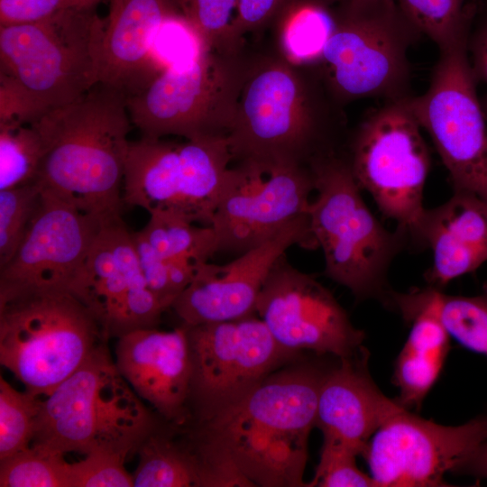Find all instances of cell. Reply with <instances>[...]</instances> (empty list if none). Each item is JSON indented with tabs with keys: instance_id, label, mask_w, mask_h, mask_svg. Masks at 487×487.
I'll return each instance as SVG.
<instances>
[{
	"instance_id": "29",
	"label": "cell",
	"mask_w": 487,
	"mask_h": 487,
	"mask_svg": "<svg viewBox=\"0 0 487 487\" xmlns=\"http://www.w3.org/2000/svg\"><path fill=\"white\" fill-rule=\"evenodd\" d=\"M408 20L439 51L468 36L477 12L469 0H395Z\"/></svg>"
},
{
	"instance_id": "22",
	"label": "cell",
	"mask_w": 487,
	"mask_h": 487,
	"mask_svg": "<svg viewBox=\"0 0 487 487\" xmlns=\"http://www.w3.org/2000/svg\"><path fill=\"white\" fill-rule=\"evenodd\" d=\"M409 242L432 251L425 277L428 286L441 290L487 261V202L454 191L444 204L424 209Z\"/></svg>"
},
{
	"instance_id": "27",
	"label": "cell",
	"mask_w": 487,
	"mask_h": 487,
	"mask_svg": "<svg viewBox=\"0 0 487 487\" xmlns=\"http://www.w3.org/2000/svg\"><path fill=\"white\" fill-rule=\"evenodd\" d=\"M404 301L427 307L460 345L487 356V283L475 296H453L430 286L399 293Z\"/></svg>"
},
{
	"instance_id": "26",
	"label": "cell",
	"mask_w": 487,
	"mask_h": 487,
	"mask_svg": "<svg viewBox=\"0 0 487 487\" xmlns=\"http://www.w3.org/2000/svg\"><path fill=\"white\" fill-rule=\"evenodd\" d=\"M276 22L281 59L294 67L320 62L335 26L329 6L317 0H290Z\"/></svg>"
},
{
	"instance_id": "39",
	"label": "cell",
	"mask_w": 487,
	"mask_h": 487,
	"mask_svg": "<svg viewBox=\"0 0 487 487\" xmlns=\"http://www.w3.org/2000/svg\"><path fill=\"white\" fill-rule=\"evenodd\" d=\"M101 0H0V25L39 22L73 8L96 7Z\"/></svg>"
},
{
	"instance_id": "14",
	"label": "cell",
	"mask_w": 487,
	"mask_h": 487,
	"mask_svg": "<svg viewBox=\"0 0 487 487\" xmlns=\"http://www.w3.org/2000/svg\"><path fill=\"white\" fill-rule=\"evenodd\" d=\"M276 343L298 354L312 351L344 358L363 347L364 333L351 322L334 295L313 275L281 255L265 280L255 307Z\"/></svg>"
},
{
	"instance_id": "23",
	"label": "cell",
	"mask_w": 487,
	"mask_h": 487,
	"mask_svg": "<svg viewBox=\"0 0 487 487\" xmlns=\"http://www.w3.org/2000/svg\"><path fill=\"white\" fill-rule=\"evenodd\" d=\"M174 0H109L99 50V83L126 96L156 75L151 59L161 23L177 12Z\"/></svg>"
},
{
	"instance_id": "42",
	"label": "cell",
	"mask_w": 487,
	"mask_h": 487,
	"mask_svg": "<svg viewBox=\"0 0 487 487\" xmlns=\"http://www.w3.org/2000/svg\"><path fill=\"white\" fill-rule=\"evenodd\" d=\"M452 473L487 478V440L464 455Z\"/></svg>"
},
{
	"instance_id": "44",
	"label": "cell",
	"mask_w": 487,
	"mask_h": 487,
	"mask_svg": "<svg viewBox=\"0 0 487 487\" xmlns=\"http://www.w3.org/2000/svg\"><path fill=\"white\" fill-rule=\"evenodd\" d=\"M317 1H318V2H320V3H322V4H324V5H327V6H329L331 4L337 3V2H339L340 0H317Z\"/></svg>"
},
{
	"instance_id": "31",
	"label": "cell",
	"mask_w": 487,
	"mask_h": 487,
	"mask_svg": "<svg viewBox=\"0 0 487 487\" xmlns=\"http://www.w3.org/2000/svg\"><path fill=\"white\" fill-rule=\"evenodd\" d=\"M178 11L205 38L212 51L238 56L243 36L238 29L237 0H174Z\"/></svg>"
},
{
	"instance_id": "3",
	"label": "cell",
	"mask_w": 487,
	"mask_h": 487,
	"mask_svg": "<svg viewBox=\"0 0 487 487\" xmlns=\"http://www.w3.org/2000/svg\"><path fill=\"white\" fill-rule=\"evenodd\" d=\"M104 26L95 7L0 25V122H35L99 83Z\"/></svg>"
},
{
	"instance_id": "13",
	"label": "cell",
	"mask_w": 487,
	"mask_h": 487,
	"mask_svg": "<svg viewBox=\"0 0 487 487\" xmlns=\"http://www.w3.org/2000/svg\"><path fill=\"white\" fill-rule=\"evenodd\" d=\"M184 326L192 361L188 422L208 419L236 404L297 354L280 347L256 314Z\"/></svg>"
},
{
	"instance_id": "18",
	"label": "cell",
	"mask_w": 487,
	"mask_h": 487,
	"mask_svg": "<svg viewBox=\"0 0 487 487\" xmlns=\"http://www.w3.org/2000/svg\"><path fill=\"white\" fill-rule=\"evenodd\" d=\"M293 245L317 249L308 215L225 264L198 265L188 287L171 305L181 324L195 326L255 314L262 286L273 265Z\"/></svg>"
},
{
	"instance_id": "8",
	"label": "cell",
	"mask_w": 487,
	"mask_h": 487,
	"mask_svg": "<svg viewBox=\"0 0 487 487\" xmlns=\"http://www.w3.org/2000/svg\"><path fill=\"white\" fill-rule=\"evenodd\" d=\"M320 64L339 101L409 96L408 52L421 36L395 0H340Z\"/></svg>"
},
{
	"instance_id": "9",
	"label": "cell",
	"mask_w": 487,
	"mask_h": 487,
	"mask_svg": "<svg viewBox=\"0 0 487 487\" xmlns=\"http://www.w3.org/2000/svg\"><path fill=\"white\" fill-rule=\"evenodd\" d=\"M227 136L183 142L144 137L131 142L125 163L124 203L149 214L165 213L210 226L233 178Z\"/></svg>"
},
{
	"instance_id": "7",
	"label": "cell",
	"mask_w": 487,
	"mask_h": 487,
	"mask_svg": "<svg viewBox=\"0 0 487 487\" xmlns=\"http://www.w3.org/2000/svg\"><path fill=\"white\" fill-rule=\"evenodd\" d=\"M102 343V329L70 291L46 289L0 300V363L44 397L71 375Z\"/></svg>"
},
{
	"instance_id": "38",
	"label": "cell",
	"mask_w": 487,
	"mask_h": 487,
	"mask_svg": "<svg viewBox=\"0 0 487 487\" xmlns=\"http://www.w3.org/2000/svg\"><path fill=\"white\" fill-rule=\"evenodd\" d=\"M126 458L108 452H94L69 465V487H133Z\"/></svg>"
},
{
	"instance_id": "6",
	"label": "cell",
	"mask_w": 487,
	"mask_h": 487,
	"mask_svg": "<svg viewBox=\"0 0 487 487\" xmlns=\"http://www.w3.org/2000/svg\"><path fill=\"white\" fill-rule=\"evenodd\" d=\"M311 168L317 197L308 207L309 224L324 253L325 275L358 301L372 299L388 306L389 268L409 244L408 235L389 231L373 216L344 154L322 158Z\"/></svg>"
},
{
	"instance_id": "10",
	"label": "cell",
	"mask_w": 487,
	"mask_h": 487,
	"mask_svg": "<svg viewBox=\"0 0 487 487\" xmlns=\"http://www.w3.org/2000/svg\"><path fill=\"white\" fill-rule=\"evenodd\" d=\"M409 96L385 101L368 114L344 155L361 189L409 240L425 209L430 156Z\"/></svg>"
},
{
	"instance_id": "40",
	"label": "cell",
	"mask_w": 487,
	"mask_h": 487,
	"mask_svg": "<svg viewBox=\"0 0 487 487\" xmlns=\"http://www.w3.org/2000/svg\"><path fill=\"white\" fill-rule=\"evenodd\" d=\"M238 29L243 36L276 19L290 0H237Z\"/></svg>"
},
{
	"instance_id": "30",
	"label": "cell",
	"mask_w": 487,
	"mask_h": 487,
	"mask_svg": "<svg viewBox=\"0 0 487 487\" xmlns=\"http://www.w3.org/2000/svg\"><path fill=\"white\" fill-rule=\"evenodd\" d=\"M43 155L33 123L0 122V190L36 181Z\"/></svg>"
},
{
	"instance_id": "19",
	"label": "cell",
	"mask_w": 487,
	"mask_h": 487,
	"mask_svg": "<svg viewBox=\"0 0 487 487\" xmlns=\"http://www.w3.org/2000/svg\"><path fill=\"white\" fill-rule=\"evenodd\" d=\"M115 364L135 393L166 422L189 418L192 361L187 329L142 328L117 338Z\"/></svg>"
},
{
	"instance_id": "21",
	"label": "cell",
	"mask_w": 487,
	"mask_h": 487,
	"mask_svg": "<svg viewBox=\"0 0 487 487\" xmlns=\"http://www.w3.org/2000/svg\"><path fill=\"white\" fill-rule=\"evenodd\" d=\"M145 287L132 233L118 217L103 225L69 291L91 312L107 341L124 334L126 298Z\"/></svg>"
},
{
	"instance_id": "15",
	"label": "cell",
	"mask_w": 487,
	"mask_h": 487,
	"mask_svg": "<svg viewBox=\"0 0 487 487\" xmlns=\"http://www.w3.org/2000/svg\"><path fill=\"white\" fill-rule=\"evenodd\" d=\"M231 183L215 211L211 227L217 253L241 254L308 215L315 191L312 168L233 166Z\"/></svg>"
},
{
	"instance_id": "41",
	"label": "cell",
	"mask_w": 487,
	"mask_h": 487,
	"mask_svg": "<svg viewBox=\"0 0 487 487\" xmlns=\"http://www.w3.org/2000/svg\"><path fill=\"white\" fill-rule=\"evenodd\" d=\"M470 64L476 82L487 85V11L481 15L476 26L471 28L467 41Z\"/></svg>"
},
{
	"instance_id": "28",
	"label": "cell",
	"mask_w": 487,
	"mask_h": 487,
	"mask_svg": "<svg viewBox=\"0 0 487 487\" xmlns=\"http://www.w3.org/2000/svg\"><path fill=\"white\" fill-rule=\"evenodd\" d=\"M150 216L148 223L139 232L161 258L200 264L217 253L211 226L165 213Z\"/></svg>"
},
{
	"instance_id": "11",
	"label": "cell",
	"mask_w": 487,
	"mask_h": 487,
	"mask_svg": "<svg viewBox=\"0 0 487 487\" xmlns=\"http://www.w3.org/2000/svg\"><path fill=\"white\" fill-rule=\"evenodd\" d=\"M246 70L238 56L216 51L188 68L163 69L126 96L131 122L144 137L228 136Z\"/></svg>"
},
{
	"instance_id": "16",
	"label": "cell",
	"mask_w": 487,
	"mask_h": 487,
	"mask_svg": "<svg viewBox=\"0 0 487 487\" xmlns=\"http://www.w3.org/2000/svg\"><path fill=\"white\" fill-rule=\"evenodd\" d=\"M487 440V414L443 426L402 408L371 437L363 453L377 487L447 486L444 477Z\"/></svg>"
},
{
	"instance_id": "37",
	"label": "cell",
	"mask_w": 487,
	"mask_h": 487,
	"mask_svg": "<svg viewBox=\"0 0 487 487\" xmlns=\"http://www.w3.org/2000/svg\"><path fill=\"white\" fill-rule=\"evenodd\" d=\"M357 455L346 446L324 438L319 463L308 487H377L356 465Z\"/></svg>"
},
{
	"instance_id": "25",
	"label": "cell",
	"mask_w": 487,
	"mask_h": 487,
	"mask_svg": "<svg viewBox=\"0 0 487 487\" xmlns=\"http://www.w3.org/2000/svg\"><path fill=\"white\" fill-rule=\"evenodd\" d=\"M135 454L133 487H205L202 464L179 425L159 418Z\"/></svg>"
},
{
	"instance_id": "33",
	"label": "cell",
	"mask_w": 487,
	"mask_h": 487,
	"mask_svg": "<svg viewBox=\"0 0 487 487\" xmlns=\"http://www.w3.org/2000/svg\"><path fill=\"white\" fill-rule=\"evenodd\" d=\"M64 454L43 447L28 448L0 461L1 487H69Z\"/></svg>"
},
{
	"instance_id": "32",
	"label": "cell",
	"mask_w": 487,
	"mask_h": 487,
	"mask_svg": "<svg viewBox=\"0 0 487 487\" xmlns=\"http://www.w3.org/2000/svg\"><path fill=\"white\" fill-rule=\"evenodd\" d=\"M210 51L205 38L179 11L159 25L152 44L151 59L156 73L188 68Z\"/></svg>"
},
{
	"instance_id": "20",
	"label": "cell",
	"mask_w": 487,
	"mask_h": 487,
	"mask_svg": "<svg viewBox=\"0 0 487 487\" xmlns=\"http://www.w3.org/2000/svg\"><path fill=\"white\" fill-rule=\"evenodd\" d=\"M339 360L321 384L316 426L324 438L363 455L377 429L404 407L387 398L372 381L366 349Z\"/></svg>"
},
{
	"instance_id": "34",
	"label": "cell",
	"mask_w": 487,
	"mask_h": 487,
	"mask_svg": "<svg viewBox=\"0 0 487 487\" xmlns=\"http://www.w3.org/2000/svg\"><path fill=\"white\" fill-rule=\"evenodd\" d=\"M39 408L40 397L17 391L0 376V461L31 446Z\"/></svg>"
},
{
	"instance_id": "35",
	"label": "cell",
	"mask_w": 487,
	"mask_h": 487,
	"mask_svg": "<svg viewBox=\"0 0 487 487\" xmlns=\"http://www.w3.org/2000/svg\"><path fill=\"white\" fill-rule=\"evenodd\" d=\"M42 192L38 181L0 190V267L12 258L27 234Z\"/></svg>"
},
{
	"instance_id": "12",
	"label": "cell",
	"mask_w": 487,
	"mask_h": 487,
	"mask_svg": "<svg viewBox=\"0 0 487 487\" xmlns=\"http://www.w3.org/2000/svg\"><path fill=\"white\" fill-rule=\"evenodd\" d=\"M468 37L439 51L427 91L409 96V105L430 136L454 191L487 202V122L469 60Z\"/></svg>"
},
{
	"instance_id": "17",
	"label": "cell",
	"mask_w": 487,
	"mask_h": 487,
	"mask_svg": "<svg viewBox=\"0 0 487 487\" xmlns=\"http://www.w3.org/2000/svg\"><path fill=\"white\" fill-rule=\"evenodd\" d=\"M105 223L43 189L27 234L0 267V300L30 290H69Z\"/></svg>"
},
{
	"instance_id": "43",
	"label": "cell",
	"mask_w": 487,
	"mask_h": 487,
	"mask_svg": "<svg viewBox=\"0 0 487 487\" xmlns=\"http://www.w3.org/2000/svg\"><path fill=\"white\" fill-rule=\"evenodd\" d=\"M481 103H482V110L485 115V119L487 122V93L484 95L482 99H481Z\"/></svg>"
},
{
	"instance_id": "4",
	"label": "cell",
	"mask_w": 487,
	"mask_h": 487,
	"mask_svg": "<svg viewBox=\"0 0 487 487\" xmlns=\"http://www.w3.org/2000/svg\"><path fill=\"white\" fill-rule=\"evenodd\" d=\"M228 141L234 162L268 169L311 168L339 152L335 133L315 92L296 67L271 59L248 68Z\"/></svg>"
},
{
	"instance_id": "5",
	"label": "cell",
	"mask_w": 487,
	"mask_h": 487,
	"mask_svg": "<svg viewBox=\"0 0 487 487\" xmlns=\"http://www.w3.org/2000/svg\"><path fill=\"white\" fill-rule=\"evenodd\" d=\"M159 418L122 376L102 343L71 375L40 397L31 446L64 455L108 452L127 459Z\"/></svg>"
},
{
	"instance_id": "24",
	"label": "cell",
	"mask_w": 487,
	"mask_h": 487,
	"mask_svg": "<svg viewBox=\"0 0 487 487\" xmlns=\"http://www.w3.org/2000/svg\"><path fill=\"white\" fill-rule=\"evenodd\" d=\"M391 308L411 322L409 336L395 363L393 380L400 391L396 401L407 409H418L441 373L451 336L427 307L404 301L393 292Z\"/></svg>"
},
{
	"instance_id": "2",
	"label": "cell",
	"mask_w": 487,
	"mask_h": 487,
	"mask_svg": "<svg viewBox=\"0 0 487 487\" xmlns=\"http://www.w3.org/2000/svg\"><path fill=\"white\" fill-rule=\"evenodd\" d=\"M32 123L44 145L42 188L105 222L120 217L131 143L126 96L97 83Z\"/></svg>"
},
{
	"instance_id": "36",
	"label": "cell",
	"mask_w": 487,
	"mask_h": 487,
	"mask_svg": "<svg viewBox=\"0 0 487 487\" xmlns=\"http://www.w3.org/2000/svg\"><path fill=\"white\" fill-rule=\"evenodd\" d=\"M141 269L148 288L167 308L191 282L199 264L165 260L148 244L141 233H132Z\"/></svg>"
},
{
	"instance_id": "1",
	"label": "cell",
	"mask_w": 487,
	"mask_h": 487,
	"mask_svg": "<svg viewBox=\"0 0 487 487\" xmlns=\"http://www.w3.org/2000/svg\"><path fill=\"white\" fill-rule=\"evenodd\" d=\"M327 372L309 363L280 368L236 404L184 424L185 433L199 457L233 466L253 486H308V436Z\"/></svg>"
}]
</instances>
